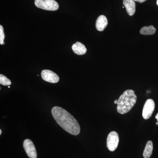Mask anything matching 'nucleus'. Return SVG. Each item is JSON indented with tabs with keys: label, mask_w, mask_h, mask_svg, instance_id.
Listing matches in <instances>:
<instances>
[{
	"label": "nucleus",
	"mask_w": 158,
	"mask_h": 158,
	"mask_svg": "<svg viewBox=\"0 0 158 158\" xmlns=\"http://www.w3.org/2000/svg\"><path fill=\"white\" fill-rule=\"evenodd\" d=\"M73 51L75 53L78 55H85L87 52V49L85 45L81 43L77 42L72 47Z\"/></svg>",
	"instance_id": "10"
},
{
	"label": "nucleus",
	"mask_w": 158,
	"mask_h": 158,
	"mask_svg": "<svg viewBox=\"0 0 158 158\" xmlns=\"http://www.w3.org/2000/svg\"><path fill=\"white\" fill-rule=\"evenodd\" d=\"M123 8H124V6H123Z\"/></svg>",
	"instance_id": "21"
},
{
	"label": "nucleus",
	"mask_w": 158,
	"mask_h": 158,
	"mask_svg": "<svg viewBox=\"0 0 158 158\" xmlns=\"http://www.w3.org/2000/svg\"><path fill=\"white\" fill-rule=\"evenodd\" d=\"M0 84L4 86H9L11 85V81L5 76L0 74Z\"/></svg>",
	"instance_id": "13"
},
{
	"label": "nucleus",
	"mask_w": 158,
	"mask_h": 158,
	"mask_svg": "<svg viewBox=\"0 0 158 158\" xmlns=\"http://www.w3.org/2000/svg\"><path fill=\"white\" fill-rule=\"evenodd\" d=\"M155 108V102L152 99H148L146 100L142 111V116L144 119H148L151 117L154 111Z\"/></svg>",
	"instance_id": "5"
},
{
	"label": "nucleus",
	"mask_w": 158,
	"mask_h": 158,
	"mask_svg": "<svg viewBox=\"0 0 158 158\" xmlns=\"http://www.w3.org/2000/svg\"><path fill=\"white\" fill-rule=\"evenodd\" d=\"M157 6H158V0L157 1Z\"/></svg>",
	"instance_id": "19"
},
{
	"label": "nucleus",
	"mask_w": 158,
	"mask_h": 158,
	"mask_svg": "<svg viewBox=\"0 0 158 158\" xmlns=\"http://www.w3.org/2000/svg\"><path fill=\"white\" fill-rule=\"evenodd\" d=\"M5 38V34H4L3 27L1 25L0 26V44L1 45L5 44V43L4 42Z\"/></svg>",
	"instance_id": "14"
},
{
	"label": "nucleus",
	"mask_w": 158,
	"mask_h": 158,
	"mask_svg": "<svg viewBox=\"0 0 158 158\" xmlns=\"http://www.w3.org/2000/svg\"><path fill=\"white\" fill-rule=\"evenodd\" d=\"M107 18L104 15H101L98 18L96 22V28L99 31H102L108 25Z\"/></svg>",
	"instance_id": "9"
},
{
	"label": "nucleus",
	"mask_w": 158,
	"mask_h": 158,
	"mask_svg": "<svg viewBox=\"0 0 158 158\" xmlns=\"http://www.w3.org/2000/svg\"><path fill=\"white\" fill-rule=\"evenodd\" d=\"M156 32V29L153 26L144 27L140 30V34L142 35H152Z\"/></svg>",
	"instance_id": "12"
},
{
	"label": "nucleus",
	"mask_w": 158,
	"mask_h": 158,
	"mask_svg": "<svg viewBox=\"0 0 158 158\" xmlns=\"http://www.w3.org/2000/svg\"><path fill=\"white\" fill-rule=\"evenodd\" d=\"M156 118L157 119V121L158 122V113L156 114Z\"/></svg>",
	"instance_id": "16"
},
{
	"label": "nucleus",
	"mask_w": 158,
	"mask_h": 158,
	"mask_svg": "<svg viewBox=\"0 0 158 158\" xmlns=\"http://www.w3.org/2000/svg\"><path fill=\"white\" fill-rule=\"evenodd\" d=\"M2 130H0V135H2Z\"/></svg>",
	"instance_id": "18"
},
{
	"label": "nucleus",
	"mask_w": 158,
	"mask_h": 158,
	"mask_svg": "<svg viewBox=\"0 0 158 158\" xmlns=\"http://www.w3.org/2000/svg\"><path fill=\"white\" fill-rule=\"evenodd\" d=\"M52 114L58 124L67 132L77 135L81 131L78 122L70 113L63 108L55 106L52 109Z\"/></svg>",
	"instance_id": "1"
},
{
	"label": "nucleus",
	"mask_w": 158,
	"mask_h": 158,
	"mask_svg": "<svg viewBox=\"0 0 158 158\" xmlns=\"http://www.w3.org/2000/svg\"><path fill=\"white\" fill-rule=\"evenodd\" d=\"M119 142L118 134L116 131L111 132L107 138V147L109 150L114 151L118 146Z\"/></svg>",
	"instance_id": "4"
},
{
	"label": "nucleus",
	"mask_w": 158,
	"mask_h": 158,
	"mask_svg": "<svg viewBox=\"0 0 158 158\" xmlns=\"http://www.w3.org/2000/svg\"><path fill=\"white\" fill-rule=\"evenodd\" d=\"M117 102H118V100H115V101H114V103L116 104H117Z\"/></svg>",
	"instance_id": "17"
},
{
	"label": "nucleus",
	"mask_w": 158,
	"mask_h": 158,
	"mask_svg": "<svg viewBox=\"0 0 158 158\" xmlns=\"http://www.w3.org/2000/svg\"><path fill=\"white\" fill-rule=\"evenodd\" d=\"M123 4L127 14L132 16L136 11V5L134 0H123Z\"/></svg>",
	"instance_id": "8"
},
{
	"label": "nucleus",
	"mask_w": 158,
	"mask_h": 158,
	"mask_svg": "<svg viewBox=\"0 0 158 158\" xmlns=\"http://www.w3.org/2000/svg\"><path fill=\"white\" fill-rule=\"evenodd\" d=\"M156 124L157 125H158V122H157L156 123Z\"/></svg>",
	"instance_id": "20"
},
{
	"label": "nucleus",
	"mask_w": 158,
	"mask_h": 158,
	"mask_svg": "<svg viewBox=\"0 0 158 158\" xmlns=\"http://www.w3.org/2000/svg\"><path fill=\"white\" fill-rule=\"evenodd\" d=\"M41 77L45 81L51 83H58L59 81V76L53 72L48 69L42 70L41 73Z\"/></svg>",
	"instance_id": "7"
},
{
	"label": "nucleus",
	"mask_w": 158,
	"mask_h": 158,
	"mask_svg": "<svg viewBox=\"0 0 158 158\" xmlns=\"http://www.w3.org/2000/svg\"><path fill=\"white\" fill-rule=\"evenodd\" d=\"M35 5L37 8L48 11H56L59 8L55 0H35Z\"/></svg>",
	"instance_id": "3"
},
{
	"label": "nucleus",
	"mask_w": 158,
	"mask_h": 158,
	"mask_svg": "<svg viewBox=\"0 0 158 158\" xmlns=\"http://www.w3.org/2000/svg\"><path fill=\"white\" fill-rule=\"evenodd\" d=\"M23 148L26 153L30 158H37V153L34 143L29 139L23 142Z\"/></svg>",
	"instance_id": "6"
},
{
	"label": "nucleus",
	"mask_w": 158,
	"mask_h": 158,
	"mask_svg": "<svg viewBox=\"0 0 158 158\" xmlns=\"http://www.w3.org/2000/svg\"><path fill=\"white\" fill-rule=\"evenodd\" d=\"M153 143L151 141H148L143 152L144 158H149L151 156L153 151Z\"/></svg>",
	"instance_id": "11"
},
{
	"label": "nucleus",
	"mask_w": 158,
	"mask_h": 158,
	"mask_svg": "<svg viewBox=\"0 0 158 158\" xmlns=\"http://www.w3.org/2000/svg\"><path fill=\"white\" fill-rule=\"evenodd\" d=\"M135 2H138L139 3H143L144 2H145L146 0H134Z\"/></svg>",
	"instance_id": "15"
},
{
	"label": "nucleus",
	"mask_w": 158,
	"mask_h": 158,
	"mask_svg": "<svg viewBox=\"0 0 158 158\" xmlns=\"http://www.w3.org/2000/svg\"><path fill=\"white\" fill-rule=\"evenodd\" d=\"M137 99V96L134 90H125L118 99L117 104V112L121 114L127 113L135 104Z\"/></svg>",
	"instance_id": "2"
},
{
	"label": "nucleus",
	"mask_w": 158,
	"mask_h": 158,
	"mask_svg": "<svg viewBox=\"0 0 158 158\" xmlns=\"http://www.w3.org/2000/svg\"><path fill=\"white\" fill-rule=\"evenodd\" d=\"M8 88H10V86H9V87H8Z\"/></svg>",
	"instance_id": "22"
}]
</instances>
